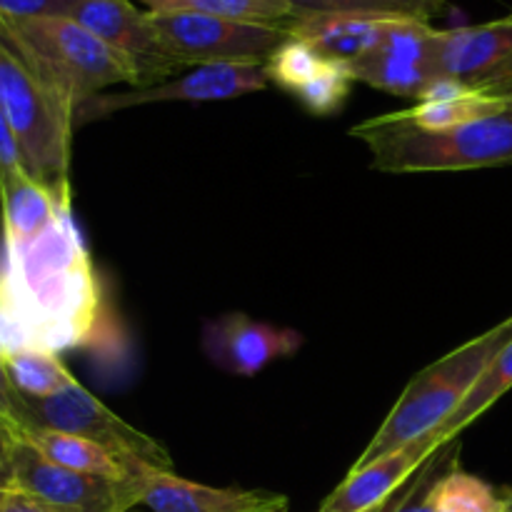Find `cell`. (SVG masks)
Listing matches in <instances>:
<instances>
[{"mask_svg":"<svg viewBox=\"0 0 512 512\" xmlns=\"http://www.w3.org/2000/svg\"><path fill=\"white\" fill-rule=\"evenodd\" d=\"M0 308L18 323L30 348L60 350L95 343L105 328L98 270L73 220V200L35 240L5 248Z\"/></svg>","mask_w":512,"mask_h":512,"instance_id":"cell-1","label":"cell"},{"mask_svg":"<svg viewBox=\"0 0 512 512\" xmlns=\"http://www.w3.org/2000/svg\"><path fill=\"white\" fill-rule=\"evenodd\" d=\"M350 133L363 140L383 173H448L512 165V105L448 130H420L398 113L370 118Z\"/></svg>","mask_w":512,"mask_h":512,"instance_id":"cell-2","label":"cell"},{"mask_svg":"<svg viewBox=\"0 0 512 512\" xmlns=\"http://www.w3.org/2000/svg\"><path fill=\"white\" fill-rule=\"evenodd\" d=\"M0 108L18 143L25 173L48 185L68 183L75 108L0 28Z\"/></svg>","mask_w":512,"mask_h":512,"instance_id":"cell-3","label":"cell"},{"mask_svg":"<svg viewBox=\"0 0 512 512\" xmlns=\"http://www.w3.org/2000/svg\"><path fill=\"white\" fill-rule=\"evenodd\" d=\"M512 340V318L505 323L495 325L488 333L478 335L470 343L460 345L458 350L440 358L438 363L428 365L420 370L403 395L398 398L395 408L380 425L378 433L363 450L353 468L373 460L383 458V455L393 453V450L405 448V445L415 443L420 438L438 433L450 415L458 410L465 395L475 385V380L483 375L490 360L500 353Z\"/></svg>","mask_w":512,"mask_h":512,"instance_id":"cell-4","label":"cell"},{"mask_svg":"<svg viewBox=\"0 0 512 512\" xmlns=\"http://www.w3.org/2000/svg\"><path fill=\"white\" fill-rule=\"evenodd\" d=\"M0 28L78 110L113 85L145 88L138 65L68 15H0Z\"/></svg>","mask_w":512,"mask_h":512,"instance_id":"cell-5","label":"cell"},{"mask_svg":"<svg viewBox=\"0 0 512 512\" xmlns=\"http://www.w3.org/2000/svg\"><path fill=\"white\" fill-rule=\"evenodd\" d=\"M5 413L23 425L80 435V438L108 445L115 453H123L140 463L173 470V460L163 445L125 423L118 413H113L103 400L95 398L80 383L50 398H25L5 385Z\"/></svg>","mask_w":512,"mask_h":512,"instance_id":"cell-6","label":"cell"},{"mask_svg":"<svg viewBox=\"0 0 512 512\" xmlns=\"http://www.w3.org/2000/svg\"><path fill=\"white\" fill-rule=\"evenodd\" d=\"M148 13L163 50L183 68L210 63H265L290 38L288 25L203 13Z\"/></svg>","mask_w":512,"mask_h":512,"instance_id":"cell-7","label":"cell"},{"mask_svg":"<svg viewBox=\"0 0 512 512\" xmlns=\"http://www.w3.org/2000/svg\"><path fill=\"white\" fill-rule=\"evenodd\" d=\"M3 438L5 458H8V488L38 500L53 512H130L140 505L138 475L118 483V480L75 473L63 465L50 463L10 435L3 433Z\"/></svg>","mask_w":512,"mask_h":512,"instance_id":"cell-8","label":"cell"},{"mask_svg":"<svg viewBox=\"0 0 512 512\" xmlns=\"http://www.w3.org/2000/svg\"><path fill=\"white\" fill-rule=\"evenodd\" d=\"M270 85L265 63H210L195 65L178 78L145 88L120 90V93H100L75 110V123L108 118L128 108L158 103H213V100H233L243 95L260 93Z\"/></svg>","mask_w":512,"mask_h":512,"instance_id":"cell-9","label":"cell"},{"mask_svg":"<svg viewBox=\"0 0 512 512\" xmlns=\"http://www.w3.org/2000/svg\"><path fill=\"white\" fill-rule=\"evenodd\" d=\"M433 60L438 78L458 80L512 105V20H493L435 30Z\"/></svg>","mask_w":512,"mask_h":512,"instance_id":"cell-10","label":"cell"},{"mask_svg":"<svg viewBox=\"0 0 512 512\" xmlns=\"http://www.w3.org/2000/svg\"><path fill=\"white\" fill-rule=\"evenodd\" d=\"M435 30L438 28L428 20L410 15L400 18L373 53L348 65L355 83H365L398 98L420 100L438 80L433 60Z\"/></svg>","mask_w":512,"mask_h":512,"instance_id":"cell-11","label":"cell"},{"mask_svg":"<svg viewBox=\"0 0 512 512\" xmlns=\"http://www.w3.org/2000/svg\"><path fill=\"white\" fill-rule=\"evenodd\" d=\"M303 333L255 320L245 313H228L203 325L200 345L210 363L238 378H255L275 360L290 358L303 348Z\"/></svg>","mask_w":512,"mask_h":512,"instance_id":"cell-12","label":"cell"},{"mask_svg":"<svg viewBox=\"0 0 512 512\" xmlns=\"http://www.w3.org/2000/svg\"><path fill=\"white\" fill-rule=\"evenodd\" d=\"M68 18L78 20L105 45L133 60L148 85H155V80L163 83L183 68L165 53L150 13L135 0H78Z\"/></svg>","mask_w":512,"mask_h":512,"instance_id":"cell-13","label":"cell"},{"mask_svg":"<svg viewBox=\"0 0 512 512\" xmlns=\"http://www.w3.org/2000/svg\"><path fill=\"white\" fill-rule=\"evenodd\" d=\"M440 450L438 435H428L405 448L393 450L373 463L358 465L328 495L318 512H373L393 500L423 465Z\"/></svg>","mask_w":512,"mask_h":512,"instance_id":"cell-14","label":"cell"},{"mask_svg":"<svg viewBox=\"0 0 512 512\" xmlns=\"http://www.w3.org/2000/svg\"><path fill=\"white\" fill-rule=\"evenodd\" d=\"M140 505L153 512H260L288 505V498L265 490L213 488L180 478L173 470L148 465L138 475Z\"/></svg>","mask_w":512,"mask_h":512,"instance_id":"cell-15","label":"cell"},{"mask_svg":"<svg viewBox=\"0 0 512 512\" xmlns=\"http://www.w3.org/2000/svg\"><path fill=\"white\" fill-rule=\"evenodd\" d=\"M400 18H405V15L388 13V10H348V13L295 18L288 25V30L293 38L308 43L323 58L353 65L368 53H373Z\"/></svg>","mask_w":512,"mask_h":512,"instance_id":"cell-16","label":"cell"},{"mask_svg":"<svg viewBox=\"0 0 512 512\" xmlns=\"http://www.w3.org/2000/svg\"><path fill=\"white\" fill-rule=\"evenodd\" d=\"M0 430L10 435V438L25 443L28 448H33L35 453H40L50 463L63 465V468L75 470V473L123 483V480H133L135 475H140V470L148 468V463H140V460L128 458V455L115 453L113 448L95 443L90 438L58 433V430L48 428H35V425H23L10 418V415H5Z\"/></svg>","mask_w":512,"mask_h":512,"instance_id":"cell-17","label":"cell"},{"mask_svg":"<svg viewBox=\"0 0 512 512\" xmlns=\"http://www.w3.org/2000/svg\"><path fill=\"white\" fill-rule=\"evenodd\" d=\"M70 200V183L48 185L30 173L15 175L0 188L3 208V245L20 248L38 238Z\"/></svg>","mask_w":512,"mask_h":512,"instance_id":"cell-18","label":"cell"},{"mask_svg":"<svg viewBox=\"0 0 512 512\" xmlns=\"http://www.w3.org/2000/svg\"><path fill=\"white\" fill-rule=\"evenodd\" d=\"M512 388V340L495 355L488 363V368L483 370L475 385L470 388V393L465 395L463 403L458 405L453 415H450L448 423L438 430L440 448L453 443L460 433H463L468 425H473L480 415L488 408H493L500 398Z\"/></svg>","mask_w":512,"mask_h":512,"instance_id":"cell-19","label":"cell"},{"mask_svg":"<svg viewBox=\"0 0 512 512\" xmlns=\"http://www.w3.org/2000/svg\"><path fill=\"white\" fill-rule=\"evenodd\" d=\"M0 370L5 385L25 398H50L78 383L58 353L40 348L20 350Z\"/></svg>","mask_w":512,"mask_h":512,"instance_id":"cell-20","label":"cell"},{"mask_svg":"<svg viewBox=\"0 0 512 512\" xmlns=\"http://www.w3.org/2000/svg\"><path fill=\"white\" fill-rule=\"evenodd\" d=\"M430 495L435 512H505V493L460 468L453 458H445Z\"/></svg>","mask_w":512,"mask_h":512,"instance_id":"cell-21","label":"cell"},{"mask_svg":"<svg viewBox=\"0 0 512 512\" xmlns=\"http://www.w3.org/2000/svg\"><path fill=\"white\" fill-rule=\"evenodd\" d=\"M508 108V100L493 98V95L468 88L465 93L455 95V98L415 103L413 108L400 110L398 115L405 123L415 125L420 130H448L455 128V125L470 123V120L490 118V115H498Z\"/></svg>","mask_w":512,"mask_h":512,"instance_id":"cell-22","label":"cell"},{"mask_svg":"<svg viewBox=\"0 0 512 512\" xmlns=\"http://www.w3.org/2000/svg\"><path fill=\"white\" fill-rule=\"evenodd\" d=\"M135 3L153 13H203L275 25H290L295 20L285 0H135Z\"/></svg>","mask_w":512,"mask_h":512,"instance_id":"cell-23","label":"cell"},{"mask_svg":"<svg viewBox=\"0 0 512 512\" xmlns=\"http://www.w3.org/2000/svg\"><path fill=\"white\" fill-rule=\"evenodd\" d=\"M353 85L355 78L348 65L325 58L323 65L295 90L293 98L308 113L318 115V118H330V115L340 113L343 105L348 103Z\"/></svg>","mask_w":512,"mask_h":512,"instance_id":"cell-24","label":"cell"},{"mask_svg":"<svg viewBox=\"0 0 512 512\" xmlns=\"http://www.w3.org/2000/svg\"><path fill=\"white\" fill-rule=\"evenodd\" d=\"M443 450L445 448H440L438 453H435L433 458L423 465V470H420V473L415 475L408 485H405L403 493L398 495V500H395V505L388 512H435L433 495H430V490H433L435 475H438V470L443 468V463H445Z\"/></svg>","mask_w":512,"mask_h":512,"instance_id":"cell-25","label":"cell"},{"mask_svg":"<svg viewBox=\"0 0 512 512\" xmlns=\"http://www.w3.org/2000/svg\"><path fill=\"white\" fill-rule=\"evenodd\" d=\"M295 18H308V15L323 13H348V10H385L383 5L373 0H285ZM390 13V10H388Z\"/></svg>","mask_w":512,"mask_h":512,"instance_id":"cell-26","label":"cell"},{"mask_svg":"<svg viewBox=\"0 0 512 512\" xmlns=\"http://www.w3.org/2000/svg\"><path fill=\"white\" fill-rule=\"evenodd\" d=\"M78 0H0V15L28 18V15H68Z\"/></svg>","mask_w":512,"mask_h":512,"instance_id":"cell-27","label":"cell"},{"mask_svg":"<svg viewBox=\"0 0 512 512\" xmlns=\"http://www.w3.org/2000/svg\"><path fill=\"white\" fill-rule=\"evenodd\" d=\"M28 338L23 335V330L18 328L13 318L0 308V368L13 358L20 350H28Z\"/></svg>","mask_w":512,"mask_h":512,"instance_id":"cell-28","label":"cell"},{"mask_svg":"<svg viewBox=\"0 0 512 512\" xmlns=\"http://www.w3.org/2000/svg\"><path fill=\"white\" fill-rule=\"evenodd\" d=\"M373 3L383 5L390 13L413 15V18L428 20L430 23V18H435L443 10L445 0H373Z\"/></svg>","mask_w":512,"mask_h":512,"instance_id":"cell-29","label":"cell"},{"mask_svg":"<svg viewBox=\"0 0 512 512\" xmlns=\"http://www.w3.org/2000/svg\"><path fill=\"white\" fill-rule=\"evenodd\" d=\"M0 512H53V510L45 508V505L38 503V500L28 498V495H23V493H18V490L10 488L8 498H5L3 510Z\"/></svg>","mask_w":512,"mask_h":512,"instance_id":"cell-30","label":"cell"},{"mask_svg":"<svg viewBox=\"0 0 512 512\" xmlns=\"http://www.w3.org/2000/svg\"><path fill=\"white\" fill-rule=\"evenodd\" d=\"M0 485H8V458H5L3 433H0Z\"/></svg>","mask_w":512,"mask_h":512,"instance_id":"cell-31","label":"cell"},{"mask_svg":"<svg viewBox=\"0 0 512 512\" xmlns=\"http://www.w3.org/2000/svg\"><path fill=\"white\" fill-rule=\"evenodd\" d=\"M0 405L5 410V378H3V370H0Z\"/></svg>","mask_w":512,"mask_h":512,"instance_id":"cell-32","label":"cell"},{"mask_svg":"<svg viewBox=\"0 0 512 512\" xmlns=\"http://www.w3.org/2000/svg\"><path fill=\"white\" fill-rule=\"evenodd\" d=\"M8 485H0V510H3V503H5V498H8Z\"/></svg>","mask_w":512,"mask_h":512,"instance_id":"cell-33","label":"cell"},{"mask_svg":"<svg viewBox=\"0 0 512 512\" xmlns=\"http://www.w3.org/2000/svg\"><path fill=\"white\" fill-rule=\"evenodd\" d=\"M505 512H512V490H505Z\"/></svg>","mask_w":512,"mask_h":512,"instance_id":"cell-34","label":"cell"},{"mask_svg":"<svg viewBox=\"0 0 512 512\" xmlns=\"http://www.w3.org/2000/svg\"><path fill=\"white\" fill-rule=\"evenodd\" d=\"M260 512H288V505H275V508H268V510H260Z\"/></svg>","mask_w":512,"mask_h":512,"instance_id":"cell-35","label":"cell"},{"mask_svg":"<svg viewBox=\"0 0 512 512\" xmlns=\"http://www.w3.org/2000/svg\"><path fill=\"white\" fill-rule=\"evenodd\" d=\"M5 415H8V413H5V410H3V405H0V423H3V418H5Z\"/></svg>","mask_w":512,"mask_h":512,"instance_id":"cell-36","label":"cell"},{"mask_svg":"<svg viewBox=\"0 0 512 512\" xmlns=\"http://www.w3.org/2000/svg\"><path fill=\"white\" fill-rule=\"evenodd\" d=\"M508 18H510V20H512V13H508Z\"/></svg>","mask_w":512,"mask_h":512,"instance_id":"cell-37","label":"cell"}]
</instances>
